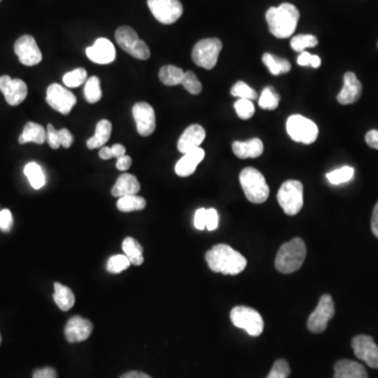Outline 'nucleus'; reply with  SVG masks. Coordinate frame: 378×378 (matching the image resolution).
Segmentation results:
<instances>
[{
	"label": "nucleus",
	"instance_id": "nucleus-1",
	"mask_svg": "<svg viewBox=\"0 0 378 378\" xmlns=\"http://www.w3.org/2000/svg\"><path fill=\"white\" fill-rule=\"evenodd\" d=\"M205 258L211 270L223 274H239L247 266L245 256L226 244L213 246Z\"/></svg>",
	"mask_w": 378,
	"mask_h": 378
},
{
	"label": "nucleus",
	"instance_id": "nucleus-2",
	"mask_svg": "<svg viewBox=\"0 0 378 378\" xmlns=\"http://www.w3.org/2000/svg\"><path fill=\"white\" fill-rule=\"evenodd\" d=\"M299 19V10L291 3H281L279 7L270 8L266 13L267 24L271 34L279 39L293 36L297 30Z\"/></svg>",
	"mask_w": 378,
	"mask_h": 378
},
{
	"label": "nucleus",
	"instance_id": "nucleus-3",
	"mask_svg": "<svg viewBox=\"0 0 378 378\" xmlns=\"http://www.w3.org/2000/svg\"><path fill=\"white\" fill-rule=\"evenodd\" d=\"M306 256L305 242L301 238H295L279 248L275 258V268L284 274L295 272L303 266Z\"/></svg>",
	"mask_w": 378,
	"mask_h": 378
},
{
	"label": "nucleus",
	"instance_id": "nucleus-4",
	"mask_svg": "<svg viewBox=\"0 0 378 378\" xmlns=\"http://www.w3.org/2000/svg\"><path fill=\"white\" fill-rule=\"evenodd\" d=\"M240 183L249 202L254 204L266 202L270 194V189L267 184L266 179L256 168H244L240 174Z\"/></svg>",
	"mask_w": 378,
	"mask_h": 378
},
{
	"label": "nucleus",
	"instance_id": "nucleus-5",
	"mask_svg": "<svg viewBox=\"0 0 378 378\" xmlns=\"http://www.w3.org/2000/svg\"><path fill=\"white\" fill-rule=\"evenodd\" d=\"M277 202L286 215H297L304 205L303 184L297 180L284 182L277 192Z\"/></svg>",
	"mask_w": 378,
	"mask_h": 378
},
{
	"label": "nucleus",
	"instance_id": "nucleus-6",
	"mask_svg": "<svg viewBox=\"0 0 378 378\" xmlns=\"http://www.w3.org/2000/svg\"><path fill=\"white\" fill-rule=\"evenodd\" d=\"M230 320L238 328L243 329L249 336H258L264 330L262 315L254 308L236 306L230 311Z\"/></svg>",
	"mask_w": 378,
	"mask_h": 378
},
{
	"label": "nucleus",
	"instance_id": "nucleus-7",
	"mask_svg": "<svg viewBox=\"0 0 378 378\" xmlns=\"http://www.w3.org/2000/svg\"><path fill=\"white\" fill-rule=\"evenodd\" d=\"M117 42L125 52L139 60H147L151 57V51L145 41L141 40L137 32L129 26H120L116 31Z\"/></svg>",
	"mask_w": 378,
	"mask_h": 378
},
{
	"label": "nucleus",
	"instance_id": "nucleus-8",
	"mask_svg": "<svg viewBox=\"0 0 378 378\" xmlns=\"http://www.w3.org/2000/svg\"><path fill=\"white\" fill-rule=\"evenodd\" d=\"M287 133L293 141L303 143V145H312L318 139V125L302 116V115H293L289 117L286 123Z\"/></svg>",
	"mask_w": 378,
	"mask_h": 378
},
{
	"label": "nucleus",
	"instance_id": "nucleus-9",
	"mask_svg": "<svg viewBox=\"0 0 378 378\" xmlns=\"http://www.w3.org/2000/svg\"><path fill=\"white\" fill-rule=\"evenodd\" d=\"M222 47L223 44L220 39H203L199 41L192 49V60L198 67L205 69H213L217 65Z\"/></svg>",
	"mask_w": 378,
	"mask_h": 378
},
{
	"label": "nucleus",
	"instance_id": "nucleus-10",
	"mask_svg": "<svg viewBox=\"0 0 378 378\" xmlns=\"http://www.w3.org/2000/svg\"><path fill=\"white\" fill-rule=\"evenodd\" d=\"M336 314V306L330 295H322L314 311L308 318V330L312 334H322Z\"/></svg>",
	"mask_w": 378,
	"mask_h": 378
},
{
	"label": "nucleus",
	"instance_id": "nucleus-11",
	"mask_svg": "<svg viewBox=\"0 0 378 378\" xmlns=\"http://www.w3.org/2000/svg\"><path fill=\"white\" fill-rule=\"evenodd\" d=\"M154 17L163 24H172L182 16L183 6L180 0H147Z\"/></svg>",
	"mask_w": 378,
	"mask_h": 378
},
{
	"label": "nucleus",
	"instance_id": "nucleus-12",
	"mask_svg": "<svg viewBox=\"0 0 378 378\" xmlns=\"http://www.w3.org/2000/svg\"><path fill=\"white\" fill-rule=\"evenodd\" d=\"M47 102L53 110L69 115L77 104L75 94L58 83L51 84L47 90Z\"/></svg>",
	"mask_w": 378,
	"mask_h": 378
},
{
	"label": "nucleus",
	"instance_id": "nucleus-13",
	"mask_svg": "<svg viewBox=\"0 0 378 378\" xmlns=\"http://www.w3.org/2000/svg\"><path fill=\"white\" fill-rule=\"evenodd\" d=\"M14 52L26 67H34L42 61V53L34 37L30 35H24L16 40Z\"/></svg>",
	"mask_w": 378,
	"mask_h": 378
},
{
	"label": "nucleus",
	"instance_id": "nucleus-14",
	"mask_svg": "<svg viewBox=\"0 0 378 378\" xmlns=\"http://www.w3.org/2000/svg\"><path fill=\"white\" fill-rule=\"evenodd\" d=\"M352 349L357 359L365 361L372 369H378V346L372 336L365 334L355 336Z\"/></svg>",
	"mask_w": 378,
	"mask_h": 378
},
{
	"label": "nucleus",
	"instance_id": "nucleus-15",
	"mask_svg": "<svg viewBox=\"0 0 378 378\" xmlns=\"http://www.w3.org/2000/svg\"><path fill=\"white\" fill-rule=\"evenodd\" d=\"M133 116L140 135L149 137L153 135L156 131V113L151 104L138 102L133 106Z\"/></svg>",
	"mask_w": 378,
	"mask_h": 378
},
{
	"label": "nucleus",
	"instance_id": "nucleus-16",
	"mask_svg": "<svg viewBox=\"0 0 378 378\" xmlns=\"http://www.w3.org/2000/svg\"><path fill=\"white\" fill-rule=\"evenodd\" d=\"M0 92L5 96L6 101L12 106H19L28 96V86L22 79H12L10 76L0 77Z\"/></svg>",
	"mask_w": 378,
	"mask_h": 378
},
{
	"label": "nucleus",
	"instance_id": "nucleus-17",
	"mask_svg": "<svg viewBox=\"0 0 378 378\" xmlns=\"http://www.w3.org/2000/svg\"><path fill=\"white\" fill-rule=\"evenodd\" d=\"M86 56L97 65H108L116 59V50L108 39L98 38L92 47L86 49Z\"/></svg>",
	"mask_w": 378,
	"mask_h": 378
},
{
	"label": "nucleus",
	"instance_id": "nucleus-18",
	"mask_svg": "<svg viewBox=\"0 0 378 378\" xmlns=\"http://www.w3.org/2000/svg\"><path fill=\"white\" fill-rule=\"evenodd\" d=\"M206 137V131L201 125H189L178 141V151L183 155L199 149Z\"/></svg>",
	"mask_w": 378,
	"mask_h": 378
},
{
	"label": "nucleus",
	"instance_id": "nucleus-19",
	"mask_svg": "<svg viewBox=\"0 0 378 378\" xmlns=\"http://www.w3.org/2000/svg\"><path fill=\"white\" fill-rule=\"evenodd\" d=\"M92 332V324L81 316H74L65 326V338L69 343H80L88 340Z\"/></svg>",
	"mask_w": 378,
	"mask_h": 378
},
{
	"label": "nucleus",
	"instance_id": "nucleus-20",
	"mask_svg": "<svg viewBox=\"0 0 378 378\" xmlns=\"http://www.w3.org/2000/svg\"><path fill=\"white\" fill-rule=\"evenodd\" d=\"M363 92L361 82L357 79L356 75L352 72H348L344 76V86L338 94V101L340 104H355L361 98Z\"/></svg>",
	"mask_w": 378,
	"mask_h": 378
},
{
	"label": "nucleus",
	"instance_id": "nucleus-21",
	"mask_svg": "<svg viewBox=\"0 0 378 378\" xmlns=\"http://www.w3.org/2000/svg\"><path fill=\"white\" fill-rule=\"evenodd\" d=\"M204 157V149H201V147L184 154L183 157L179 160L178 163L176 164L174 172L180 176H190V174L196 172L197 167L203 161Z\"/></svg>",
	"mask_w": 378,
	"mask_h": 378
},
{
	"label": "nucleus",
	"instance_id": "nucleus-22",
	"mask_svg": "<svg viewBox=\"0 0 378 378\" xmlns=\"http://www.w3.org/2000/svg\"><path fill=\"white\" fill-rule=\"evenodd\" d=\"M232 151L240 159H248V158H258L263 155L264 145L262 140L258 138L248 140V141H236L232 145Z\"/></svg>",
	"mask_w": 378,
	"mask_h": 378
},
{
	"label": "nucleus",
	"instance_id": "nucleus-23",
	"mask_svg": "<svg viewBox=\"0 0 378 378\" xmlns=\"http://www.w3.org/2000/svg\"><path fill=\"white\" fill-rule=\"evenodd\" d=\"M334 378H369L361 363L350 359H340L334 365Z\"/></svg>",
	"mask_w": 378,
	"mask_h": 378
},
{
	"label": "nucleus",
	"instance_id": "nucleus-24",
	"mask_svg": "<svg viewBox=\"0 0 378 378\" xmlns=\"http://www.w3.org/2000/svg\"><path fill=\"white\" fill-rule=\"evenodd\" d=\"M140 183L135 176L129 174H123L119 176L116 184L112 188V195L116 198L121 197L133 196L140 192Z\"/></svg>",
	"mask_w": 378,
	"mask_h": 378
},
{
	"label": "nucleus",
	"instance_id": "nucleus-25",
	"mask_svg": "<svg viewBox=\"0 0 378 378\" xmlns=\"http://www.w3.org/2000/svg\"><path fill=\"white\" fill-rule=\"evenodd\" d=\"M113 125L110 121L104 119L97 123L96 131L92 138L86 141V147L88 149H100L106 145L112 133Z\"/></svg>",
	"mask_w": 378,
	"mask_h": 378
},
{
	"label": "nucleus",
	"instance_id": "nucleus-26",
	"mask_svg": "<svg viewBox=\"0 0 378 378\" xmlns=\"http://www.w3.org/2000/svg\"><path fill=\"white\" fill-rule=\"evenodd\" d=\"M18 141L20 145H26L30 142L36 145H43L44 142H47V131L38 123L28 122L24 125V131L20 135Z\"/></svg>",
	"mask_w": 378,
	"mask_h": 378
},
{
	"label": "nucleus",
	"instance_id": "nucleus-27",
	"mask_svg": "<svg viewBox=\"0 0 378 378\" xmlns=\"http://www.w3.org/2000/svg\"><path fill=\"white\" fill-rule=\"evenodd\" d=\"M54 288L55 293L53 297H54L56 305L63 311L72 309L73 306L75 305V295H74L73 291L69 287L65 286L60 283H55Z\"/></svg>",
	"mask_w": 378,
	"mask_h": 378
},
{
	"label": "nucleus",
	"instance_id": "nucleus-28",
	"mask_svg": "<svg viewBox=\"0 0 378 378\" xmlns=\"http://www.w3.org/2000/svg\"><path fill=\"white\" fill-rule=\"evenodd\" d=\"M122 249L131 264L135 265V266H140V265L143 264V261H145L143 247L137 240L133 239V238H126L123 241Z\"/></svg>",
	"mask_w": 378,
	"mask_h": 378
},
{
	"label": "nucleus",
	"instance_id": "nucleus-29",
	"mask_svg": "<svg viewBox=\"0 0 378 378\" xmlns=\"http://www.w3.org/2000/svg\"><path fill=\"white\" fill-rule=\"evenodd\" d=\"M262 60L272 75L277 76L290 72L291 65L288 60L277 58V57L273 56L270 53H265L263 55Z\"/></svg>",
	"mask_w": 378,
	"mask_h": 378
},
{
	"label": "nucleus",
	"instance_id": "nucleus-30",
	"mask_svg": "<svg viewBox=\"0 0 378 378\" xmlns=\"http://www.w3.org/2000/svg\"><path fill=\"white\" fill-rule=\"evenodd\" d=\"M184 71L174 65L162 67L159 72V78L162 83L167 86H176L182 83Z\"/></svg>",
	"mask_w": 378,
	"mask_h": 378
},
{
	"label": "nucleus",
	"instance_id": "nucleus-31",
	"mask_svg": "<svg viewBox=\"0 0 378 378\" xmlns=\"http://www.w3.org/2000/svg\"><path fill=\"white\" fill-rule=\"evenodd\" d=\"M147 206V201L142 197L133 195L119 198L117 202V208L122 213H131V211H142Z\"/></svg>",
	"mask_w": 378,
	"mask_h": 378
},
{
	"label": "nucleus",
	"instance_id": "nucleus-32",
	"mask_svg": "<svg viewBox=\"0 0 378 378\" xmlns=\"http://www.w3.org/2000/svg\"><path fill=\"white\" fill-rule=\"evenodd\" d=\"M24 172L33 188L40 189L44 186L45 174L40 165L35 162H31V163L26 164Z\"/></svg>",
	"mask_w": 378,
	"mask_h": 378
},
{
	"label": "nucleus",
	"instance_id": "nucleus-33",
	"mask_svg": "<svg viewBox=\"0 0 378 378\" xmlns=\"http://www.w3.org/2000/svg\"><path fill=\"white\" fill-rule=\"evenodd\" d=\"M84 97L88 104H96L102 98L101 84L99 78L96 76L88 78L84 86Z\"/></svg>",
	"mask_w": 378,
	"mask_h": 378
},
{
	"label": "nucleus",
	"instance_id": "nucleus-34",
	"mask_svg": "<svg viewBox=\"0 0 378 378\" xmlns=\"http://www.w3.org/2000/svg\"><path fill=\"white\" fill-rule=\"evenodd\" d=\"M354 168L351 166H343L338 170H334L327 174V180L332 185H340L349 182L354 176Z\"/></svg>",
	"mask_w": 378,
	"mask_h": 378
},
{
	"label": "nucleus",
	"instance_id": "nucleus-35",
	"mask_svg": "<svg viewBox=\"0 0 378 378\" xmlns=\"http://www.w3.org/2000/svg\"><path fill=\"white\" fill-rule=\"evenodd\" d=\"M279 104V96L274 88L271 86H267L264 88V90L261 94L260 99H258V106L263 108V110H273L277 108Z\"/></svg>",
	"mask_w": 378,
	"mask_h": 378
},
{
	"label": "nucleus",
	"instance_id": "nucleus-36",
	"mask_svg": "<svg viewBox=\"0 0 378 378\" xmlns=\"http://www.w3.org/2000/svg\"><path fill=\"white\" fill-rule=\"evenodd\" d=\"M318 44V38L314 35H297L291 39L290 45L295 52H305L308 47H314Z\"/></svg>",
	"mask_w": 378,
	"mask_h": 378
},
{
	"label": "nucleus",
	"instance_id": "nucleus-37",
	"mask_svg": "<svg viewBox=\"0 0 378 378\" xmlns=\"http://www.w3.org/2000/svg\"><path fill=\"white\" fill-rule=\"evenodd\" d=\"M63 83H65L67 88H78V86L85 83L86 80H88V73H86L85 69H82V67H78V69L65 74V75L63 76Z\"/></svg>",
	"mask_w": 378,
	"mask_h": 378
},
{
	"label": "nucleus",
	"instance_id": "nucleus-38",
	"mask_svg": "<svg viewBox=\"0 0 378 378\" xmlns=\"http://www.w3.org/2000/svg\"><path fill=\"white\" fill-rule=\"evenodd\" d=\"M231 94L239 99L256 100L258 92L244 81L236 82L231 88Z\"/></svg>",
	"mask_w": 378,
	"mask_h": 378
},
{
	"label": "nucleus",
	"instance_id": "nucleus-39",
	"mask_svg": "<svg viewBox=\"0 0 378 378\" xmlns=\"http://www.w3.org/2000/svg\"><path fill=\"white\" fill-rule=\"evenodd\" d=\"M129 265H131V262L125 254H117V256H113L108 258L106 268H108V272L120 273L129 268Z\"/></svg>",
	"mask_w": 378,
	"mask_h": 378
},
{
	"label": "nucleus",
	"instance_id": "nucleus-40",
	"mask_svg": "<svg viewBox=\"0 0 378 378\" xmlns=\"http://www.w3.org/2000/svg\"><path fill=\"white\" fill-rule=\"evenodd\" d=\"M181 84L184 86L187 92L192 94H199L203 90L202 83H201L200 80L198 79L194 72H186Z\"/></svg>",
	"mask_w": 378,
	"mask_h": 378
},
{
	"label": "nucleus",
	"instance_id": "nucleus-41",
	"mask_svg": "<svg viewBox=\"0 0 378 378\" xmlns=\"http://www.w3.org/2000/svg\"><path fill=\"white\" fill-rule=\"evenodd\" d=\"M291 369L286 359H277L273 363L272 369L266 378H288Z\"/></svg>",
	"mask_w": 378,
	"mask_h": 378
},
{
	"label": "nucleus",
	"instance_id": "nucleus-42",
	"mask_svg": "<svg viewBox=\"0 0 378 378\" xmlns=\"http://www.w3.org/2000/svg\"><path fill=\"white\" fill-rule=\"evenodd\" d=\"M234 108H236V114L239 116V118L243 119V120H248L252 118L256 112L254 104L252 100L247 99H239L234 104Z\"/></svg>",
	"mask_w": 378,
	"mask_h": 378
},
{
	"label": "nucleus",
	"instance_id": "nucleus-43",
	"mask_svg": "<svg viewBox=\"0 0 378 378\" xmlns=\"http://www.w3.org/2000/svg\"><path fill=\"white\" fill-rule=\"evenodd\" d=\"M47 142L51 149H58L61 147L60 142H59L58 131H56L52 124H47Z\"/></svg>",
	"mask_w": 378,
	"mask_h": 378
},
{
	"label": "nucleus",
	"instance_id": "nucleus-44",
	"mask_svg": "<svg viewBox=\"0 0 378 378\" xmlns=\"http://www.w3.org/2000/svg\"><path fill=\"white\" fill-rule=\"evenodd\" d=\"M13 226V215L9 209H3L0 211V229L8 232L12 229Z\"/></svg>",
	"mask_w": 378,
	"mask_h": 378
},
{
	"label": "nucleus",
	"instance_id": "nucleus-45",
	"mask_svg": "<svg viewBox=\"0 0 378 378\" xmlns=\"http://www.w3.org/2000/svg\"><path fill=\"white\" fill-rule=\"evenodd\" d=\"M219 226V213L215 208L207 209L206 229L215 230Z\"/></svg>",
	"mask_w": 378,
	"mask_h": 378
},
{
	"label": "nucleus",
	"instance_id": "nucleus-46",
	"mask_svg": "<svg viewBox=\"0 0 378 378\" xmlns=\"http://www.w3.org/2000/svg\"><path fill=\"white\" fill-rule=\"evenodd\" d=\"M207 209L200 208L195 213V227L199 230H204L206 228Z\"/></svg>",
	"mask_w": 378,
	"mask_h": 378
},
{
	"label": "nucleus",
	"instance_id": "nucleus-47",
	"mask_svg": "<svg viewBox=\"0 0 378 378\" xmlns=\"http://www.w3.org/2000/svg\"><path fill=\"white\" fill-rule=\"evenodd\" d=\"M58 135L61 147H65V149H69L74 142V137L71 131L67 129H63L58 131Z\"/></svg>",
	"mask_w": 378,
	"mask_h": 378
},
{
	"label": "nucleus",
	"instance_id": "nucleus-48",
	"mask_svg": "<svg viewBox=\"0 0 378 378\" xmlns=\"http://www.w3.org/2000/svg\"><path fill=\"white\" fill-rule=\"evenodd\" d=\"M33 378H58L57 372L53 368L47 367L36 370L33 374Z\"/></svg>",
	"mask_w": 378,
	"mask_h": 378
},
{
	"label": "nucleus",
	"instance_id": "nucleus-49",
	"mask_svg": "<svg viewBox=\"0 0 378 378\" xmlns=\"http://www.w3.org/2000/svg\"><path fill=\"white\" fill-rule=\"evenodd\" d=\"M365 142L371 149H377L378 151V131L377 129H372L368 131L365 135Z\"/></svg>",
	"mask_w": 378,
	"mask_h": 378
},
{
	"label": "nucleus",
	"instance_id": "nucleus-50",
	"mask_svg": "<svg viewBox=\"0 0 378 378\" xmlns=\"http://www.w3.org/2000/svg\"><path fill=\"white\" fill-rule=\"evenodd\" d=\"M131 166V158L129 156H123V157L117 159L116 167L117 170L121 172H126Z\"/></svg>",
	"mask_w": 378,
	"mask_h": 378
},
{
	"label": "nucleus",
	"instance_id": "nucleus-51",
	"mask_svg": "<svg viewBox=\"0 0 378 378\" xmlns=\"http://www.w3.org/2000/svg\"><path fill=\"white\" fill-rule=\"evenodd\" d=\"M371 228L374 236L378 239V202L376 203L375 207L373 209V213H372Z\"/></svg>",
	"mask_w": 378,
	"mask_h": 378
},
{
	"label": "nucleus",
	"instance_id": "nucleus-52",
	"mask_svg": "<svg viewBox=\"0 0 378 378\" xmlns=\"http://www.w3.org/2000/svg\"><path fill=\"white\" fill-rule=\"evenodd\" d=\"M311 56L312 55L308 52H302L297 57V63L301 67H306V65H311Z\"/></svg>",
	"mask_w": 378,
	"mask_h": 378
},
{
	"label": "nucleus",
	"instance_id": "nucleus-53",
	"mask_svg": "<svg viewBox=\"0 0 378 378\" xmlns=\"http://www.w3.org/2000/svg\"><path fill=\"white\" fill-rule=\"evenodd\" d=\"M110 149H112L114 158H117V159L123 157V156H125V153H126V149L122 145H114Z\"/></svg>",
	"mask_w": 378,
	"mask_h": 378
},
{
	"label": "nucleus",
	"instance_id": "nucleus-54",
	"mask_svg": "<svg viewBox=\"0 0 378 378\" xmlns=\"http://www.w3.org/2000/svg\"><path fill=\"white\" fill-rule=\"evenodd\" d=\"M120 378H151V376L147 374L143 373V372L131 371L127 373L123 374Z\"/></svg>",
	"mask_w": 378,
	"mask_h": 378
},
{
	"label": "nucleus",
	"instance_id": "nucleus-55",
	"mask_svg": "<svg viewBox=\"0 0 378 378\" xmlns=\"http://www.w3.org/2000/svg\"><path fill=\"white\" fill-rule=\"evenodd\" d=\"M99 157L101 158L102 160L112 159V158H114L112 149L108 147H101V149H100L99 151Z\"/></svg>",
	"mask_w": 378,
	"mask_h": 378
},
{
	"label": "nucleus",
	"instance_id": "nucleus-56",
	"mask_svg": "<svg viewBox=\"0 0 378 378\" xmlns=\"http://www.w3.org/2000/svg\"><path fill=\"white\" fill-rule=\"evenodd\" d=\"M320 63H322V60H320V57L316 56V55H312L311 56V67H313L314 69H318V67H320Z\"/></svg>",
	"mask_w": 378,
	"mask_h": 378
},
{
	"label": "nucleus",
	"instance_id": "nucleus-57",
	"mask_svg": "<svg viewBox=\"0 0 378 378\" xmlns=\"http://www.w3.org/2000/svg\"><path fill=\"white\" fill-rule=\"evenodd\" d=\"M0 343H1V336H0Z\"/></svg>",
	"mask_w": 378,
	"mask_h": 378
},
{
	"label": "nucleus",
	"instance_id": "nucleus-58",
	"mask_svg": "<svg viewBox=\"0 0 378 378\" xmlns=\"http://www.w3.org/2000/svg\"><path fill=\"white\" fill-rule=\"evenodd\" d=\"M377 47H378V43H377Z\"/></svg>",
	"mask_w": 378,
	"mask_h": 378
},
{
	"label": "nucleus",
	"instance_id": "nucleus-59",
	"mask_svg": "<svg viewBox=\"0 0 378 378\" xmlns=\"http://www.w3.org/2000/svg\"><path fill=\"white\" fill-rule=\"evenodd\" d=\"M0 1H1V0H0Z\"/></svg>",
	"mask_w": 378,
	"mask_h": 378
}]
</instances>
